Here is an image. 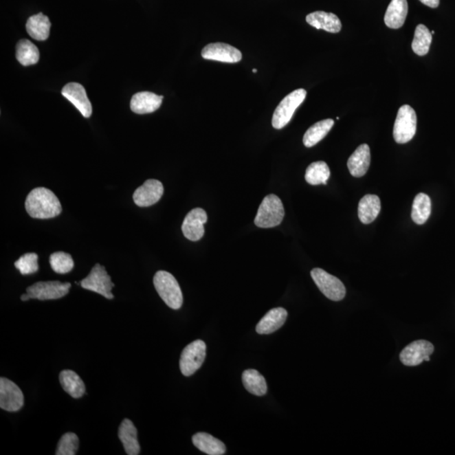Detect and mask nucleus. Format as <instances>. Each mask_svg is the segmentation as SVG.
<instances>
[{
	"label": "nucleus",
	"mask_w": 455,
	"mask_h": 455,
	"mask_svg": "<svg viewBox=\"0 0 455 455\" xmlns=\"http://www.w3.org/2000/svg\"><path fill=\"white\" fill-rule=\"evenodd\" d=\"M307 91L304 89H296L283 98L272 115V126L276 129H282L292 119L297 108L304 102Z\"/></svg>",
	"instance_id": "obj_4"
},
{
	"label": "nucleus",
	"mask_w": 455,
	"mask_h": 455,
	"mask_svg": "<svg viewBox=\"0 0 455 455\" xmlns=\"http://www.w3.org/2000/svg\"><path fill=\"white\" fill-rule=\"evenodd\" d=\"M287 318H288V312L285 309L281 307L272 309L257 324L256 333L260 335L274 333L280 329Z\"/></svg>",
	"instance_id": "obj_17"
},
{
	"label": "nucleus",
	"mask_w": 455,
	"mask_h": 455,
	"mask_svg": "<svg viewBox=\"0 0 455 455\" xmlns=\"http://www.w3.org/2000/svg\"><path fill=\"white\" fill-rule=\"evenodd\" d=\"M154 285L160 298L170 309H179L184 304L180 285L173 274L166 271L156 272Z\"/></svg>",
	"instance_id": "obj_2"
},
{
	"label": "nucleus",
	"mask_w": 455,
	"mask_h": 455,
	"mask_svg": "<svg viewBox=\"0 0 455 455\" xmlns=\"http://www.w3.org/2000/svg\"><path fill=\"white\" fill-rule=\"evenodd\" d=\"M431 34H432V35H434V34H435V32H434V31H432V32H431Z\"/></svg>",
	"instance_id": "obj_38"
},
{
	"label": "nucleus",
	"mask_w": 455,
	"mask_h": 455,
	"mask_svg": "<svg viewBox=\"0 0 455 455\" xmlns=\"http://www.w3.org/2000/svg\"><path fill=\"white\" fill-rule=\"evenodd\" d=\"M207 346L201 340L194 341L182 351L180 368L186 377L192 376L199 370L206 359Z\"/></svg>",
	"instance_id": "obj_7"
},
{
	"label": "nucleus",
	"mask_w": 455,
	"mask_h": 455,
	"mask_svg": "<svg viewBox=\"0 0 455 455\" xmlns=\"http://www.w3.org/2000/svg\"><path fill=\"white\" fill-rule=\"evenodd\" d=\"M381 210V203L378 196L368 195L364 196L359 201V218L360 221L364 225H368L374 222Z\"/></svg>",
	"instance_id": "obj_23"
},
{
	"label": "nucleus",
	"mask_w": 455,
	"mask_h": 455,
	"mask_svg": "<svg viewBox=\"0 0 455 455\" xmlns=\"http://www.w3.org/2000/svg\"><path fill=\"white\" fill-rule=\"evenodd\" d=\"M21 298V300L24 302L30 300V297L27 293L23 294V296H22Z\"/></svg>",
	"instance_id": "obj_36"
},
{
	"label": "nucleus",
	"mask_w": 455,
	"mask_h": 455,
	"mask_svg": "<svg viewBox=\"0 0 455 455\" xmlns=\"http://www.w3.org/2000/svg\"><path fill=\"white\" fill-rule=\"evenodd\" d=\"M63 389L74 399H79L85 393V386L80 377L73 370H63L59 375Z\"/></svg>",
	"instance_id": "obj_25"
},
{
	"label": "nucleus",
	"mask_w": 455,
	"mask_h": 455,
	"mask_svg": "<svg viewBox=\"0 0 455 455\" xmlns=\"http://www.w3.org/2000/svg\"><path fill=\"white\" fill-rule=\"evenodd\" d=\"M330 177L329 166L324 162L312 163L308 166L307 173H305V181L312 186L326 185Z\"/></svg>",
	"instance_id": "obj_30"
},
{
	"label": "nucleus",
	"mask_w": 455,
	"mask_h": 455,
	"mask_svg": "<svg viewBox=\"0 0 455 455\" xmlns=\"http://www.w3.org/2000/svg\"><path fill=\"white\" fill-rule=\"evenodd\" d=\"M71 283L59 281L38 282L28 287L27 293L32 298L39 300H58L69 292Z\"/></svg>",
	"instance_id": "obj_9"
},
{
	"label": "nucleus",
	"mask_w": 455,
	"mask_h": 455,
	"mask_svg": "<svg viewBox=\"0 0 455 455\" xmlns=\"http://www.w3.org/2000/svg\"><path fill=\"white\" fill-rule=\"evenodd\" d=\"M163 96L155 93L143 91L137 93L132 97L130 107L137 114H148L157 111L163 102Z\"/></svg>",
	"instance_id": "obj_16"
},
{
	"label": "nucleus",
	"mask_w": 455,
	"mask_h": 455,
	"mask_svg": "<svg viewBox=\"0 0 455 455\" xmlns=\"http://www.w3.org/2000/svg\"><path fill=\"white\" fill-rule=\"evenodd\" d=\"M434 352V346L431 342L425 340L410 343L401 351L400 360L406 366H419L424 361H430V356Z\"/></svg>",
	"instance_id": "obj_10"
},
{
	"label": "nucleus",
	"mask_w": 455,
	"mask_h": 455,
	"mask_svg": "<svg viewBox=\"0 0 455 455\" xmlns=\"http://www.w3.org/2000/svg\"><path fill=\"white\" fill-rule=\"evenodd\" d=\"M193 445L208 455H222L226 452L225 443L206 432H197L192 437Z\"/></svg>",
	"instance_id": "obj_22"
},
{
	"label": "nucleus",
	"mask_w": 455,
	"mask_h": 455,
	"mask_svg": "<svg viewBox=\"0 0 455 455\" xmlns=\"http://www.w3.org/2000/svg\"><path fill=\"white\" fill-rule=\"evenodd\" d=\"M423 5L430 7V8H438L440 0H419Z\"/></svg>",
	"instance_id": "obj_35"
},
{
	"label": "nucleus",
	"mask_w": 455,
	"mask_h": 455,
	"mask_svg": "<svg viewBox=\"0 0 455 455\" xmlns=\"http://www.w3.org/2000/svg\"><path fill=\"white\" fill-rule=\"evenodd\" d=\"M118 437L129 455L140 454V445L137 440V431L132 421L124 419L118 429Z\"/></svg>",
	"instance_id": "obj_19"
},
{
	"label": "nucleus",
	"mask_w": 455,
	"mask_h": 455,
	"mask_svg": "<svg viewBox=\"0 0 455 455\" xmlns=\"http://www.w3.org/2000/svg\"><path fill=\"white\" fill-rule=\"evenodd\" d=\"M24 405V395L11 380L0 379V408L7 412H18Z\"/></svg>",
	"instance_id": "obj_11"
},
{
	"label": "nucleus",
	"mask_w": 455,
	"mask_h": 455,
	"mask_svg": "<svg viewBox=\"0 0 455 455\" xmlns=\"http://www.w3.org/2000/svg\"><path fill=\"white\" fill-rule=\"evenodd\" d=\"M252 72L256 74V73H257V70L256 69H253Z\"/></svg>",
	"instance_id": "obj_37"
},
{
	"label": "nucleus",
	"mask_w": 455,
	"mask_h": 455,
	"mask_svg": "<svg viewBox=\"0 0 455 455\" xmlns=\"http://www.w3.org/2000/svg\"><path fill=\"white\" fill-rule=\"evenodd\" d=\"M432 41V35L426 25H417L414 35L412 47L414 53L419 56H425L428 54Z\"/></svg>",
	"instance_id": "obj_31"
},
{
	"label": "nucleus",
	"mask_w": 455,
	"mask_h": 455,
	"mask_svg": "<svg viewBox=\"0 0 455 455\" xmlns=\"http://www.w3.org/2000/svg\"><path fill=\"white\" fill-rule=\"evenodd\" d=\"M25 210L32 218L47 219L57 217L62 212V205L51 190L33 189L25 199Z\"/></svg>",
	"instance_id": "obj_1"
},
{
	"label": "nucleus",
	"mask_w": 455,
	"mask_h": 455,
	"mask_svg": "<svg viewBox=\"0 0 455 455\" xmlns=\"http://www.w3.org/2000/svg\"><path fill=\"white\" fill-rule=\"evenodd\" d=\"M334 120L326 119L315 123L304 133L303 142L305 147L311 148L315 146L320 141H322L333 129Z\"/></svg>",
	"instance_id": "obj_27"
},
{
	"label": "nucleus",
	"mask_w": 455,
	"mask_h": 455,
	"mask_svg": "<svg viewBox=\"0 0 455 455\" xmlns=\"http://www.w3.org/2000/svg\"><path fill=\"white\" fill-rule=\"evenodd\" d=\"M417 118L415 110L409 105L402 106L395 119L393 136L397 144L408 143L415 136Z\"/></svg>",
	"instance_id": "obj_5"
},
{
	"label": "nucleus",
	"mask_w": 455,
	"mask_h": 455,
	"mask_svg": "<svg viewBox=\"0 0 455 455\" xmlns=\"http://www.w3.org/2000/svg\"><path fill=\"white\" fill-rule=\"evenodd\" d=\"M62 95L79 110L83 117H91L92 106L83 85L79 83L67 84L62 89Z\"/></svg>",
	"instance_id": "obj_15"
},
{
	"label": "nucleus",
	"mask_w": 455,
	"mask_h": 455,
	"mask_svg": "<svg viewBox=\"0 0 455 455\" xmlns=\"http://www.w3.org/2000/svg\"><path fill=\"white\" fill-rule=\"evenodd\" d=\"M16 58L23 66L34 65L40 58L38 48L31 41L21 40L16 45Z\"/></svg>",
	"instance_id": "obj_29"
},
{
	"label": "nucleus",
	"mask_w": 455,
	"mask_h": 455,
	"mask_svg": "<svg viewBox=\"0 0 455 455\" xmlns=\"http://www.w3.org/2000/svg\"><path fill=\"white\" fill-rule=\"evenodd\" d=\"M201 57L208 60L236 63L241 61L242 54L229 44L216 43L207 45L201 51Z\"/></svg>",
	"instance_id": "obj_13"
},
{
	"label": "nucleus",
	"mask_w": 455,
	"mask_h": 455,
	"mask_svg": "<svg viewBox=\"0 0 455 455\" xmlns=\"http://www.w3.org/2000/svg\"><path fill=\"white\" fill-rule=\"evenodd\" d=\"M79 450V438L74 432L63 434L58 443L56 455H74Z\"/></svg>",
	"instance_id": "obj_33"
},
{
	"label": "nucleus",
	"mask_w": 455,
	"mask_h": 455,
	"mask_svg": "<svg viewBox=\"0 0 455 455\" xmlns=\"http://www.w3.org/2000/svg\"><path fill=\"white\" fill-rule=\"evenodd\" d=\"M307 23L318 30L331 33H338L342 30V22L340 19L333 13L324 12V11H315L307 16Z\"/></svg>",
	"instance_id": "obj_20"
},
{
	"label": "nucleus",
	"mask_w": 455,
	"mask_h": 455,
	"mask_svg": "<svg viewBox=\"0 0 455 455\" xmlns=\"http://www.w3.org/2000/svg\"><path fill=\"white\" fill-rule=\"evenodd\" d=\"M282 201L274 194L267 196L260 203L255 219V225L263 229L278 226L285 218Z\"/></svg>",
	"instance_id": "obj_3"
},
{
	"label": "nucleus",
	"mask_w": 455,
	"mask_h": 455,
	"mask_svg": "<svg viewBox=\"0 0 455 455\" xmlns=\"http://www.w3.org/2000/svg\"><path fill=\"white\" fill-rule=\"evenodd\" d=\"M52 269L58 274H65L73 270L74 263L72 257L68 253L58 252L50 256Z\"/></svg>",
	"instance_id": "obj_32"
},
{
	"label": "nucleus",
	"mask_w": 455,
	"mask_h": 455,
	"mask_svg": "<svg viewBox=\"0 0 455 455\" xmlns=\"http://www.w3.org/2000/svg\"><path fill=\"white\" fill-rule=\"evenodd\" d=\"M408 14V0H391L386 10L385 23L391 29L401 28L405 23Z\"/></svg>",
	"instance_id": "obj_21"
},
{
	"label": "nucleus",
	"mask_w": 455,
	"mask_h": 455,
	"mask_svg": "<svg viewBox=\"0 0 455 455\" xmlns=\"http://www.w3.org/2000/svg\"><path fill=\"white\" fill-rule=\"evenodd\" d=\"M311 275L320 292L329 300L341 301L345 298L346 288L340 279L328 274L322 268H314Z\"/></svg>",
	"instance_id": "obj_8"
},
{
	"label": "nucleus",
	"mask_w": 455,
	"mask_h": 455,
	"mask_svg": "<svg viewBox=\"0 0 455 455\" xmlns=\"http://www.w3.org/2000/svg\"><path fill=\"white\" fill-rule=\"evenodd\" d=\"M14 266L22 275H30L38 271V256L36 253H27L19 258Z\"/></svg>",
	"instance_id": "obj_34"
},
{
	"label": "nucleus",
	"mask_w": 455,
	"mask_h": 455,
	"mask_svg": "<svg viewBox=\"0 0 455 455\" xmlns=\"http://www.w3.org/2000/svg\"><path fill=\"white\" fill-rule=\"evenodd\" d=\"M164 193L162 182L149 179L133 193V201L137 206L147 208L158 203Z\"/></svg>",
	"instance_id": "obj_14"
},
{
	"label": "nucleus",
	"mask_w": 455,
	"mask_h": 455,
	"mask_svg": "<svg viewBox=\"0 0 455 455\" xmlns=\"http://www.w3.org/2000/svg\"><path fill=\"white\" fill-rule=\"evenodd\" d=\"M371 162L370 148L366 144H361L350 156L348 167L354 177H362L367 173Z\"/></svg>",
	"instance_id": "obj_18"
},
{
	"label": "nucleus",
	"mask_w": 455,
	"mask_h": 455,
	"mask_svg": "<svg viewBox=\"0 0 455 455\" xmlns=\"http://www.w3.org/2000/svg\"><path fill=\"white\" fill-rule=\"evenodd\" d=\"M242 382L245 390L256 397H263L267 392L266 379L255 369H247L242 375Z\"/></svg>",
	"instance_id": "obj_26"
},
{
	"label": "nucleus",
	"mask_w": 455,
	"mask_h": 455,
	"mask_svg": "<svg viewBox=\"0 0 455 455\" xmlns=\"http://www.w3.org/2000/svg\"><path fill=\"white\" fill-rule=\"evenodd\" d=\"M80 285L82 288L99 293L108 300H113L114 298L111 293L115 286L114 283L111 282L105 267L99 263L95 265L87 277L83 279Z\"/></svg>",
	"instance_id": "obj_6"
},
{
	"label": "nucleus",
	"mask_w": 455,
	"mask_h": 455,
	"mask_svg": "<svg viewBox=\"0 0 455 455\" xmlns=\"http://www.w3.org/2000/svg\"><path fill=\"white\" fill-rule=\"evenodd\" d=\"M207 221V212L203 208H194L186 216L181 226L182 233L189 241H199L204 236V225Z\"/></svg>",
	"instance_id": "obj_12"
},
{
	"label": "nucleus",
	"mask_w": 455,
	"mask_h": 455,
	"mask_svg": "<svg viewBox=\"0 0 455 455\" xmlns=\"http://www.w3.org/2000/svg\"><path fill=\"white\" fill-rule=\"evenodd\" d=\"M432 201L427 194L419 193L415 197L412 204V218L417 225H423L430 217Z\"/></svg>",
	"instance_id": "obj_28"
},
{
	"label": "nucleus",
	"mask_w": 455,
	"mask_h": 455,
	"mask_svg": "<svg viewBox=\"0 0 455 455\" xmlns=\"http://www.w3.org/2000/svg\"><path fill=\"white\" fill-rule=\"evenodd\" d=\"M27 31L30 36L37 41H45L50 34L51 22L47 16L39 13L28 19Z\"/></svg>",
	"instance_id": "obj_24"
}]
</instances>
